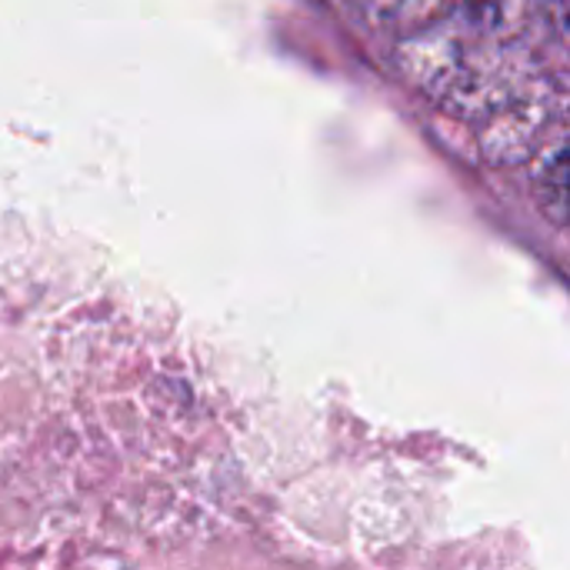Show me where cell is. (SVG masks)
I'll use <instances>...</instances> for the list:
<instances>
[{
	"label": "cell",
	"mask_w": 570,
	"mask_h": 570,
	"mask_svg": "<svg viewBox=\"0 0 570 570\" xmlns=\"http://www.w3.org/2000/svg\"><path fill=\"white\" fill-rule=\"evenodd\" d=\"M568 160H564V140L558 137L554 150L544 157V174H538V190H541V200H544V210L564 224V207H568Z\"/></svg>",
	"instance_id": "obj_1"
},
{
	"label": "cell",
	"mask_w": 570,
	"mask_h": 570,
	"mask_svg": "<svg viewBox=\"0 0 570 570\" xmlns=\"http://www.w3.org/2000/svg\"><path fill=\"white\" fill-rule=\"evenodd\" d=\"M451 3H458L464 13H474V17H491V13L498 10V3H501V0H451Z\"/></svg>",
	"instance_id": "obj_2"
}]
</instances>
